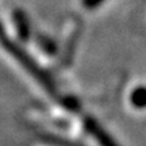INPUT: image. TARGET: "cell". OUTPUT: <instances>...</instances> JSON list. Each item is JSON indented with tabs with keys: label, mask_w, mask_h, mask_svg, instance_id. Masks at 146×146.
I'll return each instance as SVG.
<instances>
[{
	"label": "cell",
	"mask_w": 146,
	"mask_h": 146,
	"mask_svg": "<svg viewBox=\"0 0 146 146\" xmlns=\"http://www.w3.org/2000/svg\"><path fill=\"white\" fill-rule=\"evenodd\" d=\"M130 103L133 107L138 110L146 108V87L145 85H139L131 91L130 94Z\"/></svg>",
	"instance_id": "cell-4"
},
{
	"label": "cell",
	"mask_w": 146,
	"mask_h": 146,
	"mask_svg": "<svg viewBox=\"0 0 146 146\" xmlns=\"http://www.w3.org/2000/svg\"><path fill=\"white\" fill-rule=\"evenodd\" d=\"M12 19H14V25H15L16 34L19 36V39L27 42L31 36V26H30L27 14L22 10H15L12 14Z\"/></svg>",
	"instance_id": "cell-3"
},
{
	"label": "cell",
	"mask_w": 146,
	"mask_h": 146,
	"mask_svg": "<svg viewBox=\"0 0 146 146\" xmlns=\"http://www.w3.org/2000/svg\"><path fill=\"white\" fill-rule=\"evenodd\" d=\"M38 46L41 47L43 52L49 54V56H54L57 53V43L54 42V39H52L50 36L47 35H39L36 38Z\"/></svg>",
	"instance_id": "cell-5"
},
{
	"label": "cell",
	"mask_w": 146,
	"mask_h": 146,
	"mask_svg": "<svg viewBox=\"0 0 146 146\" xmlns=\"http://www.w3.org/2000/svg\"><path fill=\"white\" fill-rule=\"evenodd\" d=\"M84 127L96 141L99 142L100 146H119L112 139V137L110 134H107L104 129L94 118H85L84 119Z\"/></svg>",
	"instance_id": "cell-2"
},
{
	"label": "cell",
	"mask_w": 146,
	"mask_h": 146,
	"mask_svg": "<svg viewBox=\"0 0 146 146\" xmlns=\"http://www.w3.org/2000/svg\"><path fill=\"white\" fill-rule=\"evenodd\" d=\"M0 41H1V43H3V46L5 47V50L10 53V54H12V56L15 57V60H18V61L23 65V68L26 69L30 74H33V76L35 77V80L41 84L42 87H45V88L47 89L49 94L54 95L56 92H57L56 85H54V81L52 80V77H50V76H49V74H47V73L35 62V61H33L31 57H30L25 50H22L15 42L7 39L3 34L0 35Z\"/></svg>",
	"instance_id": "cell-1"
},
{
	"label": "cell",
	"mask_w": 146,
	"mask_h": 146,
	"mask_svg": "<svg viewBox=\"0 0 146 146\" xmlns=\"http://www.w3.org/2000/svg\"><path fill=\"white\" fill-rule=\"evenodd\" d=\"M62 106L66 110H69V111H73V112L80 110V103H78V100L76 99V98H73V96H68V98H65V99H64Z\"/></svg>",
	"instance_id": "cell-6"
},
{
	"label": "cell",
	"mask_w": 146,
	"mask_h": 146,
	"mask_svg": "<svg viewBox=\"0 0 146 146\" xmlns=\"http://www.w3.org/2000/svg\"><path fill=\"white\" fill-rule=\"evenodd\" d=\"M104 1L106 0H83V5L87 10H95Z\"/></svg>",
	"instance_id": "cell-7"
}]
</instances>
